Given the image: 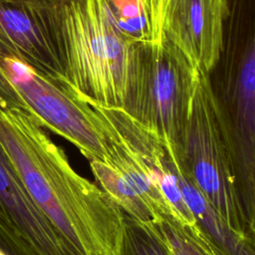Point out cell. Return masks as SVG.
<instances>
[{
	"mask_svg": "<svg viewBox=\"0 0 255 255\" xmlns=\"http://www.w3.org/2000/svg\"><path fill=\"white\" fill-rule=\"evenodd\" d=\"M0 145L34 202L75 255H118L124 211L79 174L35 117L0 107Z\"/></svg>",
	"mask_w": 255,
	"mask_h": 255,
	"instance_id": "cell-1",
	"label": "cell"
},
{
	"mask_svg": "<svg viewBox=\"0 0 255 255\" xmlns=\"http://www.w3.org/2000/svg\"><path fill=\"white\" fill-rule=\"evenodd\" d=\"M41 10L64 86L89 104L125 111L136 43L115 26L105 0H55Z\"/></svg>",
	"mask_w": 255,
	"mask_h": 255,
	"instance_id": "cell-2",
	"label": "cell"
},
{
	"mask_svg": "<svg viewBox=\"0 0 255 255\" xmlns=\"http://www.w3.org/2000/svg\"><path fill=\"white\" fill-rule=\"evenodd\" d=\"M200 72L170 41L136 43L126 112L178 153Z\"/></svg>",
	"mask_w": 255,
	"mask_h": 255,
	"instance_id": "cell-3",
	"label": "cell"
},
{
	"mask_svg": "<svg viewBox=\"0 0 255 255\" xmlns=\"http://www.w3.org/2000/svg\"><path fill=\"white\" fill-rule=\"evenodd\" d=\"M174 156L224 223L236 234L252 237L242 207L218 102L209 75L201 72L181 147Z\"/></svg>",
	"mask_w": 255,
	"mask_h": 255,
	"instance_id": "cell-4",
	"label": "cell"
},
{
	"mask_svg": "<svg viewBox=\"0 0 255 255\" xmlns=\"http://www.w3.org/2000/svg\"><path fill=\"white\" fill-rule=\"evenodd\" d=\"M102 119L108 139L105 160H90L101 188L124 212L144 224L174 218L172 208L153 179L138 138L136 120L126 111L90 104Z\"/></svg>",
	"mask_w": 255,
	"mask_h": 255,
	"instance_id": "cell-5",
	"label": "cell"
},
{
	"mask_svg": "<svg viewBox=\"0 0 255 255\" xmlns=\"http://www.w3.org/2000/svg\"><path fill=\"white\" fill-rule=\"evenodd\" d=\"M0 68L43 128L73 143L89 161L107 158L103 122L89 103L16 59L1 58Z\"/></svg>",
	"mask_w": 255,
	"mask_h": 255,
	"instance_id": "cell-6",
	"label": "cell"
},
{
	"mask_svg": "<svg viewBox=\"0 0 255 255\" xmlns=\"http://www.w3.org/2000/svg\"><path fill=\"white\" fill-rule=\"evenodd\" d=\"M228 0H168L162 38L170 41L198 69L210 75L224 48Z\"/></svg>",
	"mask_w": 255,
	"mask_h": 255,
	"instance_id": "cell-7",
	"label": "cell"
},
{
	"mask_svg": "<svg viewBox=\"0 0 255 255\" xmlns=\"http://www.w3.org/2000/svg\"><path fill=\"white\" fill-rule=\"evenodd\" d=\"M41 5L0 0V59H16L63 86L64 73Z\"/></svg>",
	"mask_w": 255,
	"mask_h": 255,
	"instance_id": "cell-8",
	"label": "cell"
},
{
	"mask_svg": "<svg viewBox=\"0 0 255 255\" xmlns=\"http://www.w3.org/2000/svg\"><path fill=\"white\" fill-rule=\"evenodd\" d=\"M0 219L39 255H75L34 202L0 145Z\"/></svg>",
	"mask_w": 255,
	"mask_h": 255,
	"instance_id": "cell-9",
	"label": "cell"
},
{
	"mask_svg": "<svg viewBox=\"0 0 255 255\" xmlns=\"http://www.w3.org/2000/svg\"><path fill=\"white\" fill-rule=\"evenodd\" d=\"M174 156V155H173ZM174 167L183 199L196 224L220 255H255V239L233 232L215 212L174 157Z\"/></svg>",
	"mask_w": 255,
	"mask_h": 255,
	"instance_id": "cell-10",
	"label": "cell"
},
{
	"mask_svg": "<svg viewBox=\"0 0 255 255\" xmlns=\"http://www.w3.org/2000/svg\"><path fill=\"white\" fill-rule=\"evenodd\" d=\"M105 4L125 37L134 43L152 42L150 14L144 0H105Z\"/></svg>",
	"mask_w": 255,
	"mask_h": 255,
	"instance_id": "cell-11",
	"label": "cell"
},
{
	"mask_svg": "<svg viewBox=\"0 0 255 255\" xmlns=\"http://www.w3.org/2000/svg\"><path fill=\"white\" fill-rule=\"evenodd\" d=\"M160 235L172 255H220L197 224L183 225L172 217L150 224Z\"/></svg>",
	"mask_w": 255,
	"mask_h": 255,
	"instance_id": "cell-12",
	"label": "cell"
},
{
	"mask_svg": "<svg viewBox=\"0 0 255 255\" xmlns=\"http://www.w3.org/2000/svg\"><path fill=\"white\" fill-rule=\"evenodd\" d=\"M118 255H172L160 235L124 212V234Z\"/></svg>",
	"mask_w": 255,
	"mask_h": 255,
	"instance_id": "cell-13",
	"label": "cell"
},
{
	"mask_svg": "<svg viewBox=\"0 0 255 255\" xmlns=\"http://www.w3.org/2000/svg\"><path fill=\"white\" fill-rule=\"evenodd\" d=\"M0 248L7 255H39L14 229L0 219Z\"/></svg>",
	"mask_w": 255,
	"mask_h": 255,
	"instance_id": "cell-14",
	"label": "cell"
},
{
	"mask_svg": "<svg viewBox=\"0 0 255 255\" xmlns=\"http://www.w3.org/2000/svg\"><path fill=\"white\" fill-rule=\"evenodd\" d=\"M0 107L8 109H20L31 116V110L15 89L5 72L0 68Z\"/></svg>",
	"mask_w": 255,
	"mask_h": 255,
	"instance_id": "cell-15",
	"label": "cell"
},
{
	"mask_svg": "<svg viewBox=\"0 0 255 255\" xmlns=\"http://www.w3.org/2000/svg\"><path fill=\"white\" fill-rule=\"evenodd\" d=\"M150 14L152 42L159 44L162 41V23L168 0H144Z\"/></svg>",
	"mask_w": 255,
	"mask_h": 255,
	"instance_id": "cell-16",
	"label": "cell"
},
{
	"mask_svg": "<svg viewBox=\"0 0 255 255\" xmlns=\"http://www.w3.org/2000/svg\"><path fill=\"white\" fill-rule=\"evenodd\" d=\"M14 3H19V4H28V5H37V4H45L49 2H53L55 0H6Z\"/></svg>",
	"mask_w": 255,
	"mask_h": 255,
	"instance_id": "cell-17",
	"label": "cell"
},
{
	"mask_svg": "<svg viewBox=\"0 0 255 255\" xmlns=\"http://www.w3.org/2000/svg\"><path fill=\"white\" fill-rule=\"evenodd\" d=\"M0 255H7V254H6V252H5L4 250H2V249L0 248Z\"/></svg>",
	"mask_w": 255,
	"mask_h": 255,
	"instance_id": "cell-18",
	"label": "cell"
}]
</instances>
